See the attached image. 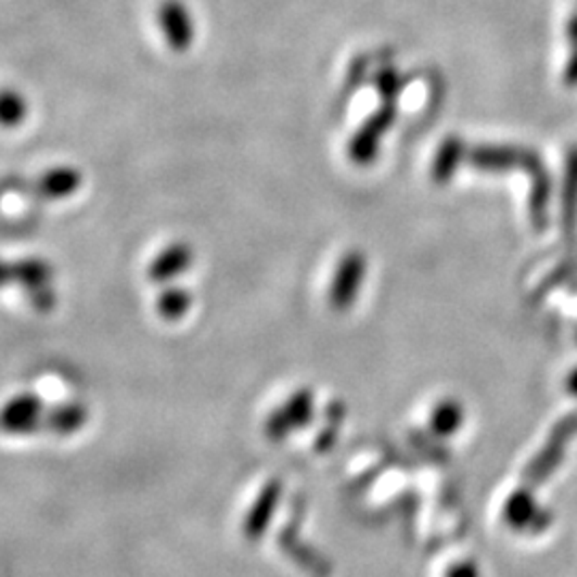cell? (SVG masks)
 I'll return each instance as SVG.
<instances>
[{
    "label": "cell",
    "mask_w": 577,
    "mask_h": 577,
    "mask_svg": "<svg viewBox=\"0 0 577 577\" xmlns=\"http://www.w3.org/2000/svg\"><path fill=\"white\" fill-rule=\"evenodd\" d=\"M464 161H466V148H464V144L458 138H447L438 148L436 158H434V182H438V184L449 182Z\"/></svg>",
    "instance_id": "cell-16"
},
{
    "label": "cell",
    "mask_w": 577,
    "mask_h": 577,
    "mask_svg": "<svg viewBox=\"0 0 577 577\" xmlns=\"http://www.w3.org/2000/svg\"><path fill=\"white\" fill-rule=\"evenodd\" d=\"M158 24L171 50L184 52L193 43V22L187 7L180 0H165L158 9Z\"/></svg>",
    "instance_id": "cell-11"
},
{
    "label": "cell",
    "mask_w": 577,
    "mask_h": 577,
    "mask_svg": "<svg viewBox=\"0 0 577 577\" xmlns=\"http://www.w3.org/2000/svg\"><path fill=\"white\" fill-rule=\"evenodd\" d=\"M81 184L84 176L79 169H75L72 165H61L48 169L35 182H24L22 191H28V195H35L43 202H59V200H69L79 191Z\"/></svg>",
    "instance_id": "cell-8"
},
{
    "label": "cell",
    "mask_w": 577,
    "mask_h": 577,
    "mask_svg": "<svg viewBox=\"0 0 577 577\" xmlns=\"http://www.w3.org/2000/svg\"><path fill=\"white\" fill-rule=\"evenodd\" d=\"M46 411L48 407L37 394H17L0 409V433L17 436L46 433Z\"/></svg>",
    "instance_id": "cell-4"
},
{
    "label": "cell",
    "mask_w": 577,
    "mask_h": 577,
    "mask_svg": "<svg viewBox=\"0 0 577 577\" xmlns=\"http://www.w3.org/2000/svg\"><path fill=\"white\" fill-rule=\"evenodd\" d=\"M563 231L565 238L572 242L576 240L577 231V148L569 152L567 171H565V187H563Z\"/></svg>",
    "instance_id": "cell-15"
},
{
    "label": "cell",
    "mask_w": 577,
    "mask_h": 577,
    "mask_svg": "<svg viewBox=\"0 0 577 577\" xmlns=\"http://www.w3.org/2000/svg\"><path fill=\"white\" fill-rule=\"evenodd\" d=\"M577 434V413L567 415L565 420H561L554 431L550 434L548 443L543 445V451L528 464L526 473H524V482L528 486H539L563 460L565 456V445L572 436Z\"/></svg>",
    "instance_id": "cell-5"
},
{
    "label": "cell",
    "mask_w": 577,
    "mask_h": 577,
    "mask_svg": "<svg viewBox=\"0 0 577 577\" xmlns=\"http://www.w3.org/2000/svg\"><path fill=\"white\" fill-rule=\"evenodd\" d=\"M505 520L517 530H526V528L537 530L543 524L541 509H537L528 490H517L509 497L505 505Z\"/></svg>",
    "instance_id": "cell-14"
},
{
    "label": "cell",
    "mask_w": 577,
    "mask_h": 577,
    "mask_svg": "<svg viewBox=\"0 0 577 577\" xmlns=\"http://www.w3.org/2000/svg\"><path fill=\"white\" fill-rule=\"evenodd\" d=\"M445 577H482L473 561H460L447 569Z\"/></svg>",
    "instance_id": "cell-20"
},
{
    "label": "cell",
    "mask_w": 577,
    "mask_h": 577,
    "mask_svg": "<svg viewBox=\"0 0 577 577\" xmlns=\"http://www.w3.org/2000/svg\"><path fill=\"white\" fill-rule=\"evenodd\" d=\"M281 548L285 550L291 561H295L306 574L312 577H330L332 576V565L328 563L325 556H321L315 548H310L308 543L302 541V537L297 535V517L291 520V524L281 530L279 537Z\"/></svg>",
    "instance_id": "cell-10"
},
{
    "label": "cell",
    "mask_w": 577,
    "mask_h": 577,
    "mask_svg": "<svg viewBox=\"0 0 577 577\" xmlns=\"http://www.w3.org/2000/svg\"><path fill=\"white\" fill-rule=\"evenodd\" d=\"M26 116H28L26 99L13 88H2L0 90V127L15 129L26 120Z\"/></svg>",
    "instance_id": "cell-18"
},
{
    "label": "cell",
    "mask_w": 577,
    "mask_h": 577,
    "mask_svg": "<svg viewBox=\"0 0 577 577\" xmlns=\"http://www.w3.org/2000/svg\"><path fill=\"white\" fill-rule=\"evenodd\" d=\"M193 264V248L187 242H176L165 248L148 268V277L152 283H167L174 277L187 272Z\"/></svg>",
    "instance_id": "cell-12"
},
{
    "label": "cell",
    "mask_w": 577,
    "mask_h": 577,
    "mask_svg": "<svg viewBox=\"0 0 577 577\" xmlns=\"http://www.w3.org/2000/svg\"><path fill=\"white\" fill-rule=\"evenodd\" d=\"M312 420V394L308 389L295 392L283 407H279L266 422L270 440H283Z\"/></svg>",
    "instance_id": "cell-6"
},
{
    "label": "cell",
    "mask_w": 577,
    "mask_h": 577,
    "mask_svg": "<svg viewBox=\"0 0 577 577\" xmlns=\"http://www.w3.org/2000/svg\"><path fill=\"white\" fill-rule=\"evenodd\" d=\"M567 389L574 394V396H577V368L567 376Z\"/></svg>",
    "instance_id": "cell-24"
},
{
    "label": "cell",
    "mask_w": 577,
    "mask_h": 577,
    "mask_svg": "<svg viewBox=\"0 0 577 577\" xmlns=\"http://www.w3.org/2000/svg\"><path fill=\"white\" fill-rule=\"evenodd\" d=\"M281 495H283V486H281L279 479H270L261 488L259 497L255 499V503L248 509V513H246V517L242 522V533H244L246 541L257 543L266 535V530L270 528L272 517L277 513Z\"/></svg>",
    "instance_id": "cell-9"
},
{
    "label": "cell",
    "mask_w": 577,
    "mask_h": 577,
    "mask_svg": "<svg viewBox=\"0 0 577 577\" xmlns=\"http://www.w3.org/2000/svg\"><path fill=\"white\" fill-rule=\"evenodd\" d=\"M9 268H11V261L0 259V288L11 285V272H9Z\"/></svg>",
    "instance_id": "cell-23"
},
{
    "label": "cell",
    "mask_w": 577,
    "mask_h": 577,
    "mask_svg": "<svg viewBox=\"0 0 577 577\" xmlns=\"http://www.w3.org/2000/svg\"><path fill=\"white\" fill-rule=\"evenodd\" d=\"M11 285H20L26 293L28 304L39 315H50L59 306L54 287V268L41 257H26L11 261Z\"/></svg>",
    "instance_id": "cell-3"
},
{
    "label": "cell",
    "mask_w": 577,
    "mask_h": 577,
    "mask_svg": "<svg viewBox=\"0 0 577 577\" xmlns=\"http://www.w3.org/2000/svg\"><path fill=\"white\" fill-rule=\"evenodd\" d=\"M379 86H381V94L385 99V103L381 105V110L366 123V127L361 129L360 133L354 138L349 154L358 165H368L374 161L376 150L381 144V138L389 131L394 118H396V97L400 92V77L394 72L381 73L379 77Z\"/></svg>",
    "instance_id": "cell-2"
},
{
    "label": "cell",
    "mask_w": 577,
    "mask_h": 577,
    "mask_svg": "<svg viewBox=\"0 0 577 577\" xmlns=\"http://www.w3.org/2000/svg\"><path fill=\"white\" fill-rule=\"evenodd\" d=\"M462 422H464V411H462L460 402L443 400L440 405H436V409L433 411L431 428L438 436H451V434L458 433Z\"/></svg>",
    "instance_id": "cell-19"
},
{
    "label": "cell",
    "mask_w": 577,
    "mask_h": 577,
    "mask_svg": "<svg viewBox=\"0 0 577 577\" xmlns=\"http://www.w3.org/2000/svg\"><path fill=\"white\" fill-rule=\"evenodd\" d=\"M191 295L187 288H165L156 299V312L165 321H180L191 308Z\"/></svg>",
    "instance_id": "cell-17"
},
{
    "label": "cell",
    "mask_w": 577,
    "mask_h": 577,
    "mask_svg": "<svg viewBox=\"0 0 577 577\" xmlns=\"http://www.w3.org/2000/svg\"><path fill=\"white\" fill-rule=\"evenodd\" d=\"M88 422V409L81 402H67L48 407L46 411V433L72 436L79 433Z\"/></svg>",
    "instance_id": "cell-13"
},
{
    "label": "cell",
    "mask_w": 577,
    "mask_h": 577,
    "mask_svg": "<svg viewBox=\"0 0 577 577\" xmlns=\"http://www.w3.org/2000/svg\"><path fill=\"white\" fill-rule=\"evenodd\" d=\"M567 39H569L572 52H577V7L576 11L572 13V20H569V24H567Z\"/></svg>",
    "instance_id": "cell-22"
},
{
    "label": "cell",
    "mask_w": 577,
    "mask_h": 577,
    "mask_svg": "<svg viewBox=\"0 0 577 577\" xmlns=\"http://www.w3.org/2000/svg\"><path fill=\"white\" fill-rule=\"evenodd\" d=\"M363 274H366V259L363 255L354 251L347 253L334 274V281L330 285V304L336 310H347L349 306H354V302L358 299L361 283H363Z\"/></svg>",
    "instance_id": "cell-7"
},
{
    "label": "cell",
    "mask_w": 577,
    "mask_h": 577,
    "mask_svg": "<svg viewBox=\"0 0 577 577\" xmlns=\"http://www.w3.org/2000/svg\"><path fill=\"white\" fill-rule=\"evenodd\" d=\"M466 161L482 171H507L513 167L524 169L530 176V218L535 229H543L548 220V202L552 182L541 158L515 145H475L466 150Z\"/></svg>",
    "instance_id": "cell-1"
},
{
    "label": "cell",
    "mask_w": 577,
    "mask_h": 577,
    "mask_svg": "<svg viewBox=\"0 0 577 577\" xmlns=\"http://www.w3.org/2000/svg\"><path fill=\"white\" fill-rule=\"evenodd\" d=\"M565 84L567 86H577V52H572L567 67H565Z\"/></svg>",
    "instance_id": "cell-21"
}]
</instances>
